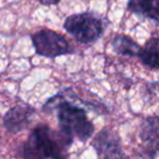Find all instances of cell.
I'll return each mask as SVG.
<instances>
[{
  "instance_id": "6da1fadb",
  "label": "cell",
  "mask_w": 159,
  "mask_h": 159,
  "mask_svg": "<svg viewBox=\"0 0 159 159\" xmlns=\"http://www.w3.org/2000/svg\"><path fill=\"white\" fill-rule=\"evenodd\" d=\"M73 139L47 124H38L32 130L20 148L23 159H66Z\"/></svg>"
},
{
  "instance_id": "7a4b0ae2",
  "label": "cell",
  "mask_w": 159,
  "mask_h": 159,
  "mask_svg": "<svg viewBox=\"0 0 159 159\" xmlns=\"http://www.w3.org/2000/svg\"><path fill=\"white\" fill-rule=\"evenodd\" d=\"M57 109L60 131L68 136L76 137L79 141L86 142L94 134V124L87 118V111L79 105L73 104L63 91L49 98L43 106V111L49 113Z\"/></svg>"
},
{
  "instance_id": "3957f363",
  "label": "cell",
  "mask_w": 159,
  "mask_h": 159,
  "mask_svg": "<svg viewBox=\"0 0 159 159\" xmlns=\"http://www.w3.org/2000/svg\"><path fill=\"white\" fill-rule=\"evenodd\" d=\"M63 29L77 43L87 45L102 37L106 25L104 18L95 12H82L69 16L63 23Z\"/></svg>"
},
{
  "instance_id": "277c9868",
  "label": "cell",
  "mask_w": 159,
  "mask_h": 159,
  "mask_svg": "<svg viewBox=\"0 0 159 159\" xmlns=\"http://www.w3.org/2000/svg\"><path fill=\"white\" fill-rule=\"evenodd\" d=\"M36 55L53 59L74 52L73 46L57 32L44 29L31 36Z\"/></svg>"
},
{
  "instance_id": "5b68a950",
  "label": "cell",
  "mask_w": 159,
  "mask_h": 159,
  "mask_svg": "<svg viewBox=\"0 0 159 159\" xmlns=\"http://www.w3.org/2000/svg\"><path fill=\"white\" fill-rule=\"evenodd\" d=\"M92 145L102 159H129L123 152L120 136L110 129H102L98 132Z\"/></svg>"
},
{
  "instance_id": "8992f818",
  "label": "cell",
  "mask_w": 159,
  "mask_h": 159,
  "mask_svg": "<svg viewBox=\"0 0 159 159\" xmlns=\"http://www.w3.org/2000/svg\"><path fill=\"white\" fill-rule=\"evenodd\" d=\"M35 108L29 104H18L10 108L3 116V128L11 134L24 131L32 122Z\"/></svg>"
},
{
  "instance_id": "52a82bcc",
  "label": "cell",
  "mask_w": 159,
  "mask_h": 159,
  "mask_svg": "<svg viewBox=\"0 0 159 159\" xmlns=\"http://www.w3.org/2000/svg\"><path fill=\"white\" fill-rule=\"evenodd\" d=\"M139 135L146 152L152 156H159V117L145 118L139 126Z\"/></svg>"
},
{
  "instance_id": "ba28073f",
  "label": "cell",
  "mask_w": 159,
  "mask_h": 159,
  "mask_svg": "<svg viewBox=\"0 0 159 159\" xmlns=\"http://www.w3.org/2000/svg\"><path fill=\"white\" fill-rule=\"evenodd\" d=\"M128 10L159 26V0H129Z\"/></svg>"
},
{
  "instance_id": "9c48e42d",
  "label": "cell",
  "mask_w": 159,
  "mask_h": 159,
  "mask_svg": "<svg viewBox=\"0 0 159 159\" xmlns=\"http://www.w3.org/2000/svg\"><path fill=\"white\" fill-rule=\"evenodd\" d=\"M139 61L150 70H159V37H152L139 53Z\"/></svg>"
},
{
  "instance_id": "30bf717a",
  "label": "cell",
  "mask_w": 159,
  "mask_h": 159,
  "mask_svg": "<svg viewBox=\"0 0 159 159\" xmlns=\"http://www.w3.org/2000/svg\"><path fill=\"white\" fill-rule=\"evenodd\" d=\"M111 46L116 53L130 58L139 57V53L142 49V47L135 40H133L130 36L123 34L116 35L111 42Z\"/></svg>"
},
{
  "instance_id": "8fae6325",
  "label": "cell",
  "mask_w": 159,
  "mask_h": 159,
  "mask_svg": "<svg viewBox=\"0 0 159 159\" xmlns=\"http://www.w3.org/2000/svg\"><path fill=\"white\" fill-rule=\"evenodd\" d=\"M38 2L40 3V5H43V6H56V5H58V3L61 1V0H37Z\"/></svg>"
}]
</instances>
